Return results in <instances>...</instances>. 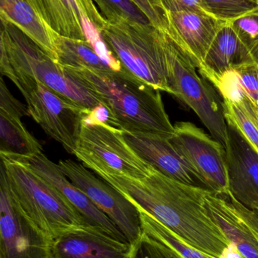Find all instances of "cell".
Here are the masks:
<instances>
[{
	"label": "cell",
	"mask_w": 258,
	"mask_h": 258,
	"mask_svg": "<svg viewBox=\"0 0 258 258\" xmlns=\"http://www.w3.org/2000/svg\"><path fill=\"white\" fill-rule=\"evenodd\" d=\"M57 165L64 175L114 223L131 245L139 239L142 234L139 212L123 194L71 159L59 161Z\"/></svg>",
	"instance_id": "8fae6325"
},
{
	"label": "cell",
	"mask_w": 258,
	"mask_h": 258,
	"mask_svg": "<svg viewBox=\"0 0 258 258\" xmlns=\"http://www.w3.org/2000/svg\"><path fill=\"white\" fill-rule=\"evenodd\" d=\"M244 95L258 113V65L245 62L232 67Z\"/></svg>",
	"instance_id": "f1b7e54d"
},
{
	"label": "cell",
	"mask_w": 258,
	"mask_h": 258,
	"mask_svg": "<svg viewBox=\"0 0 258 258\" xmlns=\"http://www.w3.org/2000/svg\"><path fill=\"white\" fill-rule=\"evenodd\" d=\"M3 22L6 51L15 76L36 79L56 93L87 110L102 104L89 89L71 77L19 29L7 21Z\"/></svg>",
	"instance_id": "8992f818"
},
{
	"label": "cell",
	"mask_w": 258,
	"mask_h": 258,
	"mask_svg": "<svg viewBox=\"0 0 258 258\" xmlns=\"http://www.w3.org/2000/svg\"><path fill=\"white\" fill-rule=\"evenodd\" d=\"M101 177L192 248L212 258H243L206 212L208 189L173 180L153 168L140 180Z\"/></svg>",
	"instance_id": "6da1fadb"
},
{
	"label": "cell",
	"mask_w": 258,
	"mask_h": 258,
	"mask_svg": "<svg viewBox=\"0 0 258 258\" xmlns=\"http://www.w3.org/2000/svg\"><path fill=\"white\" fill-rule=\"evenodd\" d=\"M144 12L151 25L160 31L167 33L168 23L167 12L162 0H133Z\"/></svg>",
	"instance_id": "f546056e"
},
{
	"label": "cell",
	"mask_w": 258,
	"mask_h": 258,
	"mask_svg": "<svg viewBox=\"0 0 258 258\" xmlns=\"http://www.w3.org/2000/svg\"><path fill=\"white\" fill-rule=\"evenodd\" d=\"M0 73L3 76L12 80V83H16V76L13 68L9 61V56L6 51L5 43V28L3 21L0 19Z\"/></svg>",
	"instance_id": "836d02e7"
},
{
	"label": "cell",
	"mask_w": 258,
	"mask_h": 258,
	"mask_svg": "<svg viewBox=\"0 0 258 258\" xmlns=\"http://www.w3.org/2000/svg\"><path fill=\"white\" fill-rule=\"evenodd\" d=\"M132 258H183L174 248L159 239L143 233L132 245Z\"/></svg>",
	"instance_id": "4316f807"
},
{
	"label": "cell",
	"mask_w": 258,
	"mask_h": 258,
	"mask_svg": "<svg viewBox=\"0 0 258 258\" xmlns=\"http://www.w3.org/2000/svg\"><path fill=\"white\" fill-rule=\"evenodd\" d=\"M211 13L228 21L246 13L257 6L258 0H203Z\"/></svg>",
	"instance_id": "83f0119b"
},
{
	"label": "cell",
	"mask_w": 258,
	"mask_h": 258,
	"mask_svg": "<svg viewBox=\"0 0 258 258\" xmlns=\"http://www.w3.org/2000/svg\"><path fill=\"white\" fill-rule=\"evenodd\" d=\"M204 206L226 239L242 257L258 258L257 240L235 213L224 192L208 190L204 197Z\"/></svg>",
	"instance_id": "ac0fdd59"
},
{
	"label": "cell",
	"mask_w": 258,
	"mask_h": 258,
	"mask_svg": "<svg viewBox=\"0 0 258 258\" xmlns=\"http://www.w3.org/2000/svg\"><path fill=\"white\" fill-rule=\"evenodd\" d=\"M132 245L90 226L77 227L54 239L48 258H132Z\"/></svg>",
	"instance_id": "9a60e30c"
},
{
	"label": "cell",
	"mask_w": 258,
	"mask_h": 258,
	"mask_svg": "<svg viewBox=\"0 0 258 258\" xmlns=\"http://www.w3.org/2000/svg\"><path fill=\"white\" fill-rule=\"evenodd\" d=\"M230 206L247 228L252 233L258 243V205L249 209L237 201L230 190L224 192Z\"/></svg>",
	"instance_id": "1f68e13d"
},
{
	"label": "cell",
	"mask_w": 258,
	"mask_h": 258,
	"mask_svg": "<svg viewBox=\"0 0 258 258\" xmlns=\"http://www.w3.org/2000/svg\"><path fill=\"white\" fill-rule=\"evenodd\" d=\"M168 33L189 56L197 70L223 21L200 12H167Z\"/></svg>",
	"instance_id": "e0dca14e"
},
{
	"label": "cell",
	"mask_w": 258,
	"mask_h": 258,
	"mask_svg": "<svg viewBox=\"0 0 258 258\" xmlns=\"http://www.w3.org/2000/svg\"><path fill=\"white\" fill-rule=\"evenodd\" d=\"M74 155L100 177L144 178L152 167L131 149L122 130L105 123L82 124Z\"/></svg>",
	"instance_id": "52a82bcc"
},
{
	"label": "cell",
	"mask_w": 258,
	"mask_h": 258,
	"mask_svg": "<svg viewBox=\"0 0 258 258\" xmlns=\"http://www.w3.org/2000/svg\"><path fill=\"white\" fill-rule=\"evenodd\" d=\"M245 62H253L248 49L230 23L223 21L198 71L209 81Z\"/></svg>",
	"instance_id": "ffe728a7"
},
{
	"label": "cell",
	"mask_w": 258,
	"mask_h": 258,
	"mask_svg": "<svg viewBox=\"0 0 258 258\" xmlns=\"http://www.w3.org/2000/svg\"><path fill=\"white\" fill-rule=\"evenodd\" d=\"M107 23L128 20L141 24H150L144 12L133 0H93Z\"/></svg>",
	"instance_id": "d4e9b609"
},
{
	"label": "cell",
	"mask_w": 258,
	"mask_h": 258,
	"mask_svg": "<svg viewBox=\"0 0 258 258\" xmlns=\"http://www.w3.org/2000/svg\"><path fill=\"white\" fill-rule=\"evenodd\" d=\"M3 159L23 213L51 244L67 232L88 225L64 197L31 168L20 161Z\"/></svg>",
	"instance_id": "277c9868"
},
{
	"label": "cell",
	"mask_w": 258,
	"mask_h": 258,
	"mask_svg": "<svg viewBox=\"0 0 258 258\" xmlns=\"http://www.w3.org/2000/svg\"><path fill=\"white\" fill-rule=\"evenodd\" d=\"M50 245L46 236L23 213L0 156V258H48Z\"/></svg>",
	"instance_id": "9c48e42d"
},
{
	"label": "cell",
	"mask_w": 258,
	"mask_h": 258,
	"mask_svg": "<svg viewBox=\"0 0 258 258\" xmlns=\"http://www.w3.org/2000/svg\"><path fill=\"white\" fill-rule=\"evenodd\" d=\"M162 3L167 12L189 11L214 16L203 0H162Z\"/></svg>",
	"instance_id": "d6a6232c"
},
{
	"label": "cell",
	"mask_w": 258,
	"mask_h": 258,
	"mask_svg": "<svg viewBox=\"0 0 258 258\" xmlns=\"http://www.w3.org/2000/svg\"><path fill=\"white\" fill-rule=\"evenodd\" d=\"M15 160L25 164L54 186L80 214L88 225L101 230L117 240L128 242L114 223L64 175L58 165L50 160L43 153H39Z\"/></svg>",
	"instance_id": "4fadbf2b"
},
{
	"label": "cell",
	"mask_w": 258,
	"mask_h": 258,
	"mask_svg": "<svg viewBox=\"0 0 258 258\" xmlns=\"http://www.w3.org/2000/svg\"><path fill=\"white\" fill-rule=\"evenodd\" d=\"M122 135L131 149L158 172L185 184L206 189L170 138L159 134L123 130Z\"/></svg>",
	"instance_id": "5bb4252c"
},
{
	"label": "cell",
	"mask_w": 258,
	"mask_h": 258,
	"mask_svg": "<svg viewBox=\"0 0 258 258\" xmlns=\"http://www.w3.org/2000/svg\"><path fill=\"white\" fill-rule=\"evenodd\" d=\"M0 19L19 29L56 61L57 33L44 22L29 0H0Z\"/></svg>",
	"instance_id": "d6986e66"
},
{
	"label": "cell",
	"mask_w": 258,
	"mask_h": 258,
	"mask_svg": "<svg viewBox=\"0 0 258 258\" xmlns=\"http://www.w3.org/2000/svg\"><path fill=\"white\" fill-rule=\"evenodd\" d=\"M171 95L192 109L224 149L229 142L228 126L223 101L213 85L197 73L189 56L168 34L164 33Z\"/></svg>",
	"instance_id": "5b68a950"
},
{
	"label": "cell",
	"mask_w": 258,
	"mask_h": 258,
	"mask_svg": "<svg viewBox=\"0 0 258 258\" xmlns=\"http://www.w3.org/2000/svg\"><path fill=\"white\" fill-rule=\"evenodd\" d=\"M228 22L246 47L251 60L258 65V3L254 9Z\"/></svg>",
	"instance_id": "484cf974"
},
{
	"label": "cell",
	"mask_w": 258,
	"mask_h": 258,
	"mask_svg": "<svg viewBox=\"0 0 258 258\" xmlns=\"http://www.w3.org/2000/svg\"><path fill=\"white\" fill-rule=\"evenodd\" d=\"M63 68L107 107L115 128L159 134L170 139L174 135V125L158 89L124 69L98 72Z\"/></svg>",
	"instance_id": "7a4b0ae2"
},
{
	"label": "cell",
	"mask_w": 258,
	"mask_h": 258,
	"mask_svg": "<svg viewBox=\"0 0 258 258\" xmlns=\"http://www.w3.org/2000/svg\"><path fill=\"white\" fill-rule=\"evenodd\" d=\"M139 212L141 229L143 233H147L165 242L171 248H174L183 258H212L204 253L192 248L186 242L182 241L169 229L161 224L160 222L150 216L147 212L137 207Z\"/></svg>",
	"instance_id": "cb8c5ba5"
},
{
	"label": "cell",
	"mask_w": 258,
	"mask_h": 258,
	"mask_svg": "<svg viewBox=\"0 0 258 258\" xmlns=\"http://www.w3.org/2000/svg\"><path fill=\"white\" fill-rule=\"evenodd\" d=\"M44 22L57 34L90 42L102 41L107 21L93 0H29Z\"/></svg>",
	"instance_id": "7c38bea8"
},
{
	"label": "cell",
	"mask_w": 258,
	"mask_h": 258,
	"mask_svg": "<svg viewBox=\"0 0 258 258\" xmlns=\"http://www.w3.org/2000/svg\"><path fill=\"white\" fill-rule=\"evenodd\" d=\"M56 61L73 69H86L98 72L115 71L111 65L101 57L87 41L56 35Z\"/></svg>",
	"instance_id": "44dd1931"
},
{
	"label": "cell",
	"mask_w": 258,
	"mask_h": 258,
	"mask_svg": "<svg viewBox=\"0 0 258 258\" xmlns=\"http://www.w3.org/2000/svg\"><path fill=\"white\" fill-rule=\"evenodd\" d=\"M122 69L159 91L171 93L163 32L128 20L106 23L100 33Z\"/></svg>",
	"instance_id": "3957f363"
},
{
	"label": "cell",
	"mask_w": 258,
	"mask_h": 258,
	"mask_svg": "<svg viewBox=\"0 0 258 258\" xmlns=\"http://www.w3.org/2000/svg\"><path fill=\"white\" fill-rule=\"evenodd\" d=\"M42 153V146L21 120L0 109V156L19 159Z\"/></svg>",
	"instance_id": "7402d4cb"
},
{
	"label": "cell",
	"mask_w": 258,
	"mask_h": 258,
	"mask_svg": "<svg viewBox=\"0 0 258 258\" xmlns=\"http://www.w3.org/2000/svg\"><path fill=\"white\" fill-rule=\"evenodd\" d=\"M227 125L233 127L258 154V113L245 95L231 102L222 100Z\"/></svg>",
	"instance_id": "603a6c76"
},
{
	"label": "cell",
	"mask_w": 258,
	"mask_h": 258,
	"mask_svg": "<svg viewBox=\"0 0 258 258\" xmlns=\"http://www.w3.org/2000/svg\"><path fill=\"white\" fill-rule=\"evenodd\" d=\"M174 129L171 143L205 188L216 194L230 190L224 146L192 122H177Z\"/></svg>",
	"instance_id": "30bf717a"
},
{
	"label": "cell",
	"mask_w": 258,
	"mask_h": 258,
	"mask_svg": "<svg viewBox=\"0 0 258 258\" xmlns=\"http://www.w3.org/2000/svg\"><path fill=\"white\" fill-rule=\"evenodd\" d=\"M227 126L225 150L230 192L239 203L251 209L258 205V154L236 129Z\"/></svg>",
	"instance_id": "2e32d148"
},
{
	"label": "cell",
	"mask_w": 258,
	"mask_h": 258,
	"mask_svg": "<svg viewBox=\"0 0 258 258\" xmlns=\"http://www.w3.org/2000/svg\"><path fill=\"white\" fill-rule=\"evenodd\" d=\"M2 75L0 73V109L12 117L21 120V118L29 116L27 107L11 93Z\"/></svg>",
	"instance_id": "4dcf8cb0"
},
{
	"label": "cell",
	"mask_w": 258,
	"mask_h": 258,
	"mask_svg": "<svg viewBox=\"0 0 258 258\" xmlns=\"http://www.w3.org/2000/svg\"><path fill=\"white\" fill-rule=\"evenodd\" d=\"M15 85L25 98L29 116L74 155L83 119L90 110L63 98L33 77L16 75Z\"/></svg>",
	"instance_id": "ba28073f"
}]
</instances>
